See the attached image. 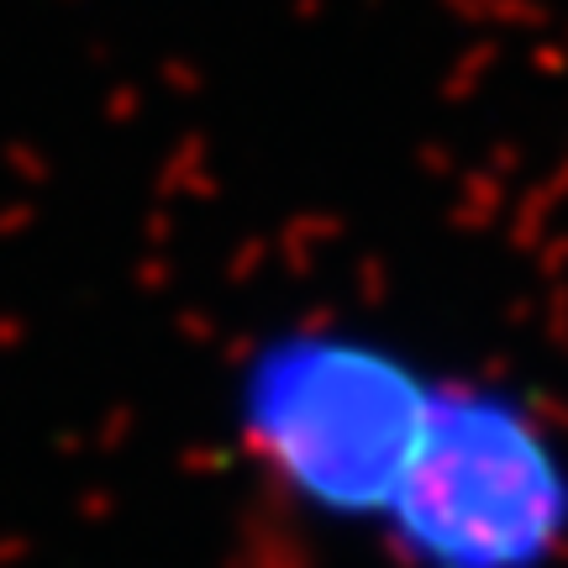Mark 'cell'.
<instances>
[{
  "label": "cell",
  "mask_w": 568,
  "mask_h": 568,
  "mask_svg": "<svg viewBox=\"0 0 568 568\" xmlns=\"http://www.w3.org/2000/svg\"><path fill=\"white\" fill-rule=\"evenodd\" d=\"M379 521L416 568H542L568 537V458L521 400L432 385Z\"/></svg>",
  "instance_id": "cell-1"
},
{
  "label": "cell",
  "mask_w": 568,
  "mask_h": 568,
  "mask_svg": "<svg viewBox=\"0 0 568 568\" xmlns=\"http://www.w3.org/2000/svg\"><path fill=\"white\" fill-rule=\"evenodd\" d=\"M432 385L385 347L332 332L268 343L243 379V437L295 500L385 516Z\"/></svg>",
  "instance_id": "cell-2"
}]
</instances>
